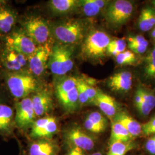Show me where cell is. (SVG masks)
<instances>
[{
    "mask_svg": "<svg viewBox=\"0 0 155 155\" xmlns=\"http://www.w3.org/2000/svg\"><path fill=\"white\" fill-rule=\"evenodd\" d=\"M152 4H153V5H154V6H155V1H152Z\"/></svg>",
    "mask_w": 155,
    "mask_h": 155,
    "instance_id": "cell-41",
    "label": "cell"
},
{
    "mask_svg": "<svg viewBox=\"0 0 155 155\" xmlns=\"http://www.w3.org/2000/svg\"><path fill=\"white\" fill-rule=\"evenodd\" d=\"M15 113L11 107L0 104V134L9 135L15 125Z\"/></svg>",
    "mask_w": 155,
    "mask_h": 155,
    "instance_id": "cell-19",
    "label": "cell"
},
{
    "mask_svg": "<svg viewBox=\"0 0 155 155\" xmlns=\"http://www.w3.org/2000/svg\"><path fill=\"white\" fill-rule=\"evenodd\" d=\"M1 61L9 72L25 71L28 67L29 56L6 48L1 56Z\"/></svg>",
    "mask_w": 155,
    "mask_h": 155,
    "instance_id": "cell-10",
    "label": "cell"
},
{
    "mask_svg": "<svg viewBox=\"0 0 155 155\" xmlns=\"http://www.w3.org/2000/svg\"><path fill=\"white\" fill-rule=\"evenodd\" d=\"M16 21V15L13 10L6 6L0 5V32L10 33Z\"/></svg>",
    "mask_w": 155,
    "mask_h": 155,
    "instance_id": "cell-20",
    "label": "cell"
},
{
    "mask_svg": "<svg viewBox=\"0 0 155 155\" xmlns=\"http://www.w3.org/2000/svg\"><path fill=\"white\" fill-rule=\"evenodd\" d=\"M91 155H102V154L101 152H95L94 153H93Z\"/></svg>",
    "mask_w": 155,
    "mask_h": 155,
    "instance_id": "cell-40",
    "label": "cell"
},
{
    "mask_svg": "<svg viewBox=\"0 0 155 155\" xmlns=\"http://www.w3.org/2000/svg\"><path fill=\"white\" fill-rule=\"evenodd\" d=\"M58 130L55 117H45L38 119L31 127L29 136L32 139H50Z\"/></svg>",
    "mask_w": 155,
    "mask_h": 155,
    "instance_id": "cell-11",
    "label": "cell"
},
{
    "mask_svg": "<svg viewBox=\"0 0 155 155\" xmlns=\"http://www.w3.org/2000/svg\"><path fill=\"white\" fill-rule=\"evenodd\" d=\"M145 149L151 155H155V134L151 136L145 143Z\"/></svg>",
    "mask_w": 155,
    "mask_h": 155,
    "instance_id": "cell-36",
    "label": "cell"
},
{
    "mask_svg": "<svg viewBox=\"0 0 155 155\" xmlns=\"http://www.w3.org/2000/svg\"><path fill=\"white\" fill-rule=\"evenodd\" d=\"M127 41L128 44L129 45L145 46L147 47H148L149 45L148 41L147 40V39L141 35H137L134 36L129 37L127 38Z\"/></svg>",
    "mask_w": 155,
    "mask_h": 155,
    "instance_id": "cell-33",
    "label": "cell"
},
{
    "mask_svg": "<svg viewBox=\"0 0 155 155\" xmlns=\"http://www.w3.org/2000/svg\"><path fill=\"white\" fill-rule=\"evenodd\" d=\"M67 140L81 150H90L94 147V139L79 127L69 129L66 134Z\"/></svg>",
    "mask_w": 155,
    "mask_h": 155,
    "instance_id": "cell-12",
    "label": "cell"
},
{
    "mask_svg": "<svg viewBox=\"0 0 155 155\" xmlns=\"http://www.w3.org/2000/svg\"><path fill=\"white\" fill-rule=\"evenodd\" d=\"M56 95L64 109L73 112L77 109L79 102L77 86L74 89L56 91Z\"/></svg>",
    "mask_w": 155,
    "mask_h": 155,
    "instance_id": "cell-16",
    "label": "cell"
},
{
    "mask_svg": "<svg viewBox=\"0 0 155 155\" xmlns=\"http://www.w3.org/2000/svg\"><path fill=\"white\" fill-rule=\"evenodd\" d=\"M132 139V137L125 127L118 122L113 121L109 144L116 142H128Z\"/></svg>",
    "mask_w": 155,
    "mask_h": 155,
    "instance_id": "cell-24",
    "label": "cell"
},
{
    "mask_svg": "<svg viewBox=\"0 0 155 155\" xmlns=\"http://www.w3.org/2000/svg\"><path fill=\"white\" fill-rule=\"evenodd\" d=\"M144 75L148 79H155V47L145 58Z\"/></svg>",
    "mask_w": 155,
    "mask_h": 155,
    "instance_id": "cell-27",
    "label": "cell"
},
{
    "mask_svg": "<svg viewBox=\"0 0 155 155\" xmlns=\"http://www.w3.org/2000/svg\"><path fill=\"white\" fill-rule=\"evenodd\" d=\"M93 104L110 118H114L118 113V105L115 100L100 90H98Z\"/></svg>",
    "mask_w": 155,
    "mask_h": 155,
    "instance_id": "cell-14",
    "label": "cell"
},
{
    "mask_svg": "<svg viewBox=\"0 0 155 155\" xmlns=\"http://www.w3.org/2000/svg\"><path fill=\"white\" fill-rule=\"evenodd\" d=\"M116 58L117 63L120 65H131L136 62V55L131 51H125Z\"/></svg>",
    "mask_w": 155,
    "mask_h": 155,
    "instance_id": "cell-29",
    "label": "cell"
},
{
    "mask_svg": "<svg viewBox=\"0 0 155 155\" xmlns=\"http://www.w3.org/2000/svg\"><path fill=\"white\" fill-rule=\"evenodd\" d=\"M50 9L58 14H64L74 10L80 6V1L77 0H51L48 3Z\"/></svg>",
    "mask_w": 155,
    "mask_h": 155,
    "instance_id": "cell-22",
    "label": "cell"
},
{
    "mask_svg": "<svg viewBox=\"0 0 155 155\" xmlns=\"http://www.w3.org/2000/svg\"><path fill=\"white\" fill-rule=\"evenodd\" d=\"M68 155H84L83 153V150L78 147H74L72 148L70 151L69 152Z\"/></svg>",
    "mask_w": 155,
    "mask_h": 155,
    "instance_id": "cell-38",
    "label": "cell"
},
{
    "mask_svg": "<svg viewBox=\"0 0 155 155\" xmlns=\"http://www.w3.org/2000/svg\"><path fill=\"white\" fill-rule=\"evenodd\" d=\"M78 92V98L79 102L82 105H84L87 103H90L89 97L87 95L86 91L83 84L82 79H79L77 85Z\"/></svg>",
    "mask_w": 155,
    "mask_h": 155,
    "instance_id": "cell-31",
    "label": "cell"
},
{
    "mask_svg": "<svg viewBox=\"0 0 155 155\" xmlns=\"http://www.w3.org/2000/svg\"><path fill=\"white\" fill-rule=\"evenodd\" d=\"M15 125L21 130L31 128L36 120L31 97H27L17 102L15 105Z\"/></svg>",
    "mask_w": 155,
    "mask_h": 155,
    "instance_id": "cell-6",
    "label": "cell"
},
{
    "mask_svg": "<svg viewBox=\"0 0 155 155\" xmlns=\"http://www.w3.org/2000/svg\"><path fill=\"white\" fill-rule=\"evenodd\" d=\"M113 121L118 122L125 127L133 139L139 136L142 133L141 125L124 111L117 113Z\"/></svg>",
    "mask_w": 155,
    "mask_h": 155,
    "instance_id": "cell-18",
    "label": "cell"
},
{
    "mask_svg": "<svg viewBox=\"0 0 155 155\" xmlns=\"http://www.w3.org/2000/svg\"><path fill=\"white\" fill-rule=\"evenodd\" d=\"M33 109L37 117L47 114L52 109V98L49 92L40 90L31 97Z\"/></svg>",
    "mask_w": 155,
    "mask_h": 155,
    "instance_id": "cell-13",
    "label": "cell"
},
{
    "mask_svg": "<svg viewBox=\"0 0 155 155\" xmlns=\"http://www.w3.org/2000/svg\"><path fill=\"white\" fill-rule=\"evenodd\" d=\"M74 66L71 48L63 45H56L52 47L48 67L52 74L58 76L66 75Z\"/></svg>",
    "mask_w": 155,
    "mask_h": 155,
    "instance_id": "cell-2",
    "label": "cell"
},
{
    "mask_svg": "<svg viewBox=\"0 0 155 155\" xmlns=\"http://www.w3.org/2000/svg\"><path fill=\"white\" fill-rule=\"evenodd\" d=\"M142 133L145 136L155 134V116L152 117L148 122L141 125Z\"/></svg>",
    "mask_w": 155,
    "mask_h": 155,
    "instance_id": "cell-32",
    "label": "cell"
},
{
    "mask_svg": "<svg viewBox=\"0 0 155 155\" xmlns=\"http://www.w3.org/2000/svg\"><path fill=\"white\" fill-rule=\"evenodd\" d=\"M136 91L141 97V102L135 106L142 116H147L155 107V95L142 86H139Z\"/></svg>",
    "mask_w": 155,
    "mask_h": 155,
    "instance_id": "cell-17",
    "label": "cell"
},
{
    "mask_svg": "<svg viewBox=\"0 0 155 155\" xmlns=\"http://www.w3.org/2000/svg\"><path fill=\"white\" fill-rule=\"evenodd\" d=\"M109 35L104 32L95 31L86 39L83 47V53L90 58H98L105 54L110 42Z\"/></svg>",
    "mask_w": 155,
    "mask_h": 155,
    "instance_id": "cell-5",
    "label": "cell"
},
{
    "mask_svg": "<svg viewBox=\"0 0 155 155\" xmlns=\"http://www.w3.org/2000/svg\"><path fill=\"white\" fill-rule=\"evenodd\" d=\"M23 31L38 45L48 44L50 28L42 17L32 16L27 18L23 24Z\"/></svg>",
    "mask_w": 155,
    "mask_h": 155,
    "instance_id": "cell-4",
    "label": "cell"
},
{
    "mask_svg": "<svg viewBox=\"0 0 155 155\" xmlns=\"http://www.w3.org/2000/svg\"><path fill=\"white\" fill-rule=\"evenodd\" d=\"M83 84H84V88H85V90L86 91L87 95L89 97L90 102V103H93L94 100H95L97 95L98 90H97L94 87L90 86L87 83L85 82L84 81H83Z\"/></svg>",
    "mask_w": 155,
    "mask_h": 155,
    "instance_id": "cell-35",
    "label": "cell"
},
{
    "mask_svg": "<svg viewBox=\"0 0 155 155\" xmlns=\"http://www.w3.org/2000/svg\"><path fill=\"white\" fill-rule=\"evenodd\" d=\"M135 144L132 141L128 142H116L110 144L107 155H125L134 148Z\"/></svg>",
    "mask_w": 155,
    "mask_h": 155,
    "instance_id": "cell-26",
    "label": "cell"
},
{
    "mask_svg": "<svg viewBox=\"0 0 155 155\" xmlns=\"http://www.w3.org/2000/svg\"><path fill=\"white\" fill-rule=\"evenodd\" d=\"M52 48L48 44L38 45L36 50L29 56L28 68L35 77H40L43 74L48 67Z\"/></svg>",
    "mask_w": 155,
    "mask_h": 155,
    "instance_id": "cell-9",
    "label": "cell"
},
{
    "mask_svg": "<svg viewBox=\"0 0 155 155\" xmlns=\"http://www.w3.org/2000/svg\"><path fill=\"white\" fill-rule=\"evenodd\" d=\"M55 146L47 139H39L31 144L29 155H54Z\"/></svg>",
    "mask_w": 155,
    "mask_h": 155,
    "instance_id": "cell-21",
    "label": "cell"
},
{
    "mask_svg": "<svg viewBox=\"0 0 155 155\" xmlns=\"http://www.w3.org/2000/svg\"><path fill=\"white\" fill-rule=\"evenodd\" d=\"M128 47L130 51L134 54H143L146 52L147 50V47L145 46H141V45H129L128 44Z\"/></svg>",
    "mask_w": 155,
    "mask_h": 155,
    "instance_id": "cell-37",
    "label": "cell"
},
{
    "mask_svg": "<svg viewBox=\"0 0 155 155\" xmlns=\"http://www.w3.org/2000/svg\"><path fill=\"white\" fill-rule=\"evenodd\" d=\"M6 84L11 93L18 99L28 97L39 91L40 84L35 76L27 71L9 72L7 75Z\"/></svg>",
    "mask_w": 155,
    "mask_h": 155,
    "instance_id": "cell-1",
    "label": "cell"
},
{
    "mask_svg": "<svg viewBox=\"0 0 155 155\" xmlns=\"http://www.w3.org/2000/svg\"><path fill=\"white\" fill-rule=\"evenodd\" d=\"M138 25L143 32L149 31L155 25V9L147 6L143 9L139 16Z\"/></svg>",
    "mask_w": 155,
    "mask_h": 155,
    "instance_id": "cell-23",
    "label": "cell"
},
{
    "mask_svg": "<svg viewBox=\"0 0 155 155\" xmlns=\"http://www.w3.org/2000/svg\"><path fill=\"white\" fill-rule=\"evenodd\" d=\"M151 37L153 40L155 41V28L153 29V30L151 32Z\"/></svg>",
    "mask_w": 155,
    "mask_h": 155,
    "instance_id": "cell-39",
    "label": "cell"
},
{
    "mask_svg": "<svg viewBox=\"0 0 155 155\" xmlns=\"http://www.w3.org/2000/svg\"><path fill=\"white\" fill-rule=\"evenodd\" d=\"M109 86L116 91L126 92L132 86V75L131 72L123 71L113 75L109 79Z\"/></svg>",
    "mask_w": 155,
    "mask_h": 155,
    "instance_id": "cell-15",
    "label": "cell"
},
{
    "mask_svg": "<svg viewBox=\"0 0 155 155\" xmlns=\"http://www.w3.org/2000/svg\"><path fill=\"white\" fill-rule=\"evenodd\" d=\"M5 47L29 56L36 50L38 45L24 31H15L6 37Z\"/></svg>",
    "mask_w": 155,
    "mask_h": 155,
    "instance_id": "cell-8",
    "label": "cell"
},
{
    "mask_svg": "<svg viewBox=\"0 0 155 155\" xmlns=\"http://www.w3.org/2000/svg\"><path fill=\"white\" fill-rule=\"evenodd\" d=\"M84 28L83 24L76 20H68L56 25L54 34L59 41L64 44H74L83 39Z\"/></svg>",
    "mask_w": 155,
    "mask_h": 155,
    "instance_id": "cell-3",
    "label": "cell"
},
{
    "mask_svg": "<svg viewBox=\"0 0 155 155\" xmlns=\"http://www.w3.org/2000/svg\"><path fill=\"white\" fill-rule=\"evenodd\" d=\"M87 118L97 125L102 127L104 130L107 127V122L105 117L98 111L92 112L89 114Z\"/></svg>",
    "mask_w": 155,
    "mask_h": 155,
    "instance_id": "cell-30",
    "label": "cell"
},
{
    "mask_svg": "<svg viewBox=\"0 0 155 155\" xmlns=\"http://www.w3.org/2000/svg\"><path fill=\"white\" fill-rule=\"evenodd\" d=\"M127 47V43L124 39L111 40L107 48V52L112 55L116 56L125 51Z\"/></svg>",
    "mask_w": 155,
    "mask_h": 155,
    "instance_id": "cell-28",
    "label": "cell"
},
{
    "mask_svg": "<svg viewBox=\"0 0 155 155\" xmlns=\"http://www.w3.org/2000/svg\"><path fill=\"white\" fill-rule=\"evenodd\" d=\"M84 127L87 130L92 133H100L104 131V130L102 127H100L99 126L95 124L87 118L84 121Z\"/></svg>",
    "mask_w": 155,
    "mask_h": 155,
    "instance_id": "cell-34",
    "label": "cell"
},
{
    "mask_svg": "<svg viewBox=\"0 0 155 155\" xmlns=\"http://www.w3.org/2000/svg\"><path fill=\"white\" fill-rule=\"evenodd\" d=\"M132 4L127 0H117L107 6L105 17L107 21L113 25L125 24L133 13Z\"/></svg>",
    "mask_w": 155,
    "mask_h": 155,
    "instance_id": "cell-7",
    "label": "cell"
},
{
    "mask_svg": "<svg viewBox=\"0 0 155 155\" xmlns=\"http://www.w3.org/2000/svg\"><path fill=\"white\" fill-rule=\"evenodd\" d=\"M107 2V1L104 0H83L80 1V6L86 16H95L105 7Z\"/></svg>",
    "mask_w": 155,
    "mask_h": 155,
    "instance_id": "cell-25",
    "label": "cell"
}]
</instances>
